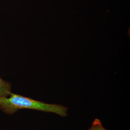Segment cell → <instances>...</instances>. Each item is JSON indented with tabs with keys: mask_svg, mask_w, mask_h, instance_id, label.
Instances as JSON below:
<instances>
[{
	"mask_svg": "<svg viewBox=\"0 0 130 130\" xmlns=\"http://www.w3.org/2000/svg\"><path fill=\"white\" fill-rule=\"evenodd\" d=\"M21 109L51 112L61 117L68 115V108L60 105L42 102L13 93L8 98H0V109L5 113L12 115Z\"/></svg>",
	"mask_w": 130,
	"mask_h": 130,
	"instance_id": "obj_1",
	"label": "cell"
},
{
	"mask_svg": "<svg viewBox=\"0 0 130 130\" xmlns=\"http://www.w3.org/2000/svg\"><path fill=\"white\" fill-rule=\"evenodd\" d=\"M12 84L0 78V98H8L11 93Z\"/></svg>",
	"mask_w": 130,
	"mask_h": 130,
	"instance_id": "obj_2",
	"label": "cell"
},
{
	"mask_svg": "<svg viewBox=\"0 0 130 130\" xmlns=\"http://www.w3.org/2000/svg\"><path fill=\"white\" fill-rule=\"evenodd\" d=\"M88 130H107L103 127L102 122L99 119H96L93 121L91 127Z\"/></svg>",
	"mask_w": 130,
	"mask_h": 130,
	"instance_id": "obj_3",
	"label": "cell"
}]
</instances>
